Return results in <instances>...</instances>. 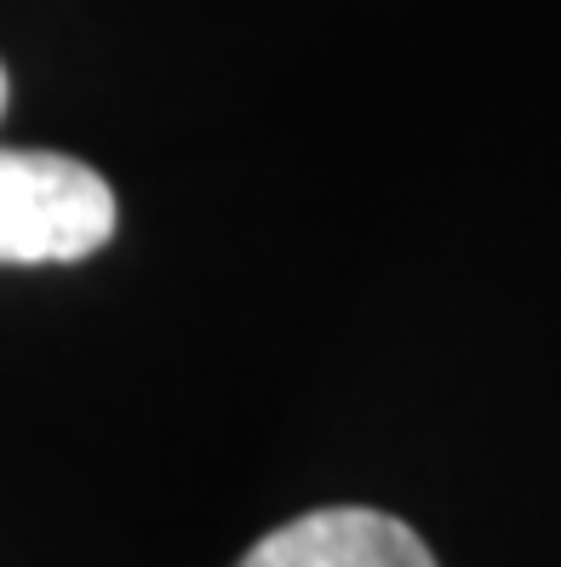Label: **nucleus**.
Returning <instances> with one entry per match:
<instances>
[{
	"instance_id": "2",
	"label": "nucleus",
	"mask_w": 561,
	"mask_h": 567,
	"mask_svg": "<svg viewBox=\"0 0 561 567\" xmlns=\"http://www.w3.org/2000/svg\"><path fill=\"white\" fill-rule=\"evenodd\" d=\"M236 567H436L418 533L373 505H326L281 522Z\"/></svg>"
},
{
	"instance_id": "3",
	"label": "nucleus",
	"mask_w": 561,
	"mask_h": 567,
	"mask_svg": "<svg viewBox=\"0 0 561 567\" xmlns=\"http://www.w3.org/2000/svg\"><path fill=\"white\" fill-rule=\"evenodd\" d=\"M7 97H12V86H7V70H0V115H7Z\"/></svg>"
},
{
	"instance_id": "1",
	"label": "nucleus",
	"mask_w": 561,
	"mask_h": 567,
	"mask_svg": "<svg viewBox=\"0 0 561 567\" xmlns=\"http://www.w3.org/2000/svg\"><path fill=\"white\" fill-rule=\"evenodd\" d=\"M115 189L58 150H0V264H81L115 241Z\"/></svg>"
}]
</instances>
